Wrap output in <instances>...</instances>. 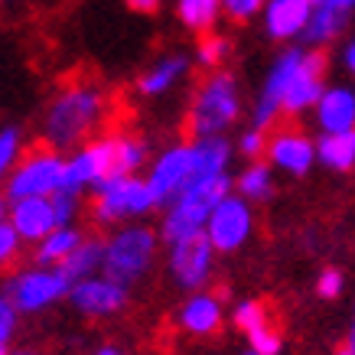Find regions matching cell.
I'll list each match as a JSON object with an SVG mask.
<instances>
[{
	"label": "cell",
	"instance_id": "obj_1",
	"mask_svg": "<svg viewBox=\"0 0 355 355\" xmlns=\"http://www.w3.org/2000/svg\"><path fill=\"white\" fill-rule=\"evenodd\" d=\"M108 118V98L92 82H78V85L62 88L53 98V105L46 111L43 121V137L46 147L55 153L78 150L98 134V128Z\"/></svg>",
	"mask_w": 355,
	"mask_h": 355
},
{
	"label": "cell",
	"instance_id": "obj_2",
	"mask_svg": "<svg viewBox=\"0 0 355 355\" xmlns=\"http://www.w3.org/2000/svg\"><path fill=\"white\" fill-rule=\"evenodd\" d=\"M232 193V176L218 173V176H193L189 186L166 205L163 216V241L176 245L183 238L202 235L205 218L218 205V199H225Z\"/></svg>",
	"mask_w": 355,
	"mask_h": 355
},
{
	"label": "cell",
	"instance_id": "obj_3",
	"mask_svg": "<svg viewBox=\"0 0 355 355\" xmlns=\"http://www.w3.org/2000/svg\"><path fill=\"white\" fill-rule=\"evenodd\" d=\"M284 76V92H280V114H303L310 111L320 95L326 92V53L310 49V46H291L274 59Z\"/></svg>",
	"mask_w": 355,
	"mask_h": 355
},
{
	"label": "cell",
	"instance_id": "obj_4",
	"mask_svg": "<svg viewBox=\"0 0 355 355\" xmlns=\"http://www.w3.org/2000/svg\"><path fill=\"white\" fill-rule=\"evenodd\" d=\"M241 114V95H238V78L232 72L216 69L196 88V98L189 105V134L196 137H222Z\"/></svg>",
	"mask_w": 355,
	"mask_h": 355
},
{
	"label": "cell",
	"instance_id": "obj_5",
	"mask_svg": "<svg viewBox=\"0 0 355 355\" xmlns=\"http://www.w3.org/2000/svg\"><path fill=\"white\" fill-rule=\"evenodd\" d=\"M153 258H157V232H150L147 225H128L118 235H111V241H105L101 274L105 280L130 291L150 270Z\"/></svg>",
	"mask_w": 355,
	"mask_h": 355
},
{
	"label": "cell",
	"instance_id": "obj_6",
	"mask_svg": "<svg viewBox=\"0 0 355 355\" xmlns=\"http://www.w3.org/2000/svg\"><path fill=\"white\" fill-rule=\"evenodd\" d=\"M65 160L62 153L49 150V147H36L30 153H20L17 166L7 176V196L13 202L17 199H49L62 189Z\"/></svg>",
	"mask_w": 355,
	"mask_h": 355
},
{
	"label": "cell",
	"instance_id": "obj_7",
	"mask_svg": "<svg viewBox=\"0 0 355 355\" xmlns=\"http://www.w3.org/2000/svg\"><path fill=\"white\" fill-rule=\"evenodd\" d=\"M153 212V196L140 176H111L101 186H95L92 216L98 225H114Z\"/></svg>",
	"mask_w": 355,
	"mask_h": 355
},
{
	"label": "cell",
	"instance_id": "obj_8",
	"mask_svg": "<svg viewBox=\"0 0 355 355\" xmlns=\"http://www.w3.org/2000/svg\"><path fill=\"white\" fill-rule=\"evenodd\" d=\"M111 176H118V170H114V137L88 140L85 147H78L65 160V176L59 193L82 196L85 189H95Z\"/></svg>",
	"mask_w": 355,
	"mask_h": 355
},
{
	"label": "cell",
	"instance_id": "obj_9",
	"mask_svg": "<svg viewBox=\"0 0 355 355\" xmlns=\"http://www.w3.org/2000/svg\"><path fill=\"white\" fill-rule=\"evenodd\" d=\"M69 293V280L59 274L55 268H26L17 270L7 284V303L17 313H40L46 306H53L55 300H62Z\"/></svg>",
	"mask_w": 355,
	"mask_h": 355
},
{
	"label": "cell",
	"instance_id": "obj_10",
	"mask_svg": "<svg viewBox=\"0 0 355 355\" xmlns=\"http://www.w3.org/2000/svg\"><path fill=\"white\" fill-rule=\"evenodd\" d=\"M251 232H254V212H251V205L241 196L232 193L225 199H218V205L209 212L202 228V235L212 245V251H222V254H232L241 245H248Z\"/></svg>",
	"mask_w": 355,
	"mask_h": 355
},
{
	"label": "cell",
	"instance_id": "obj_11",
	"mask_svg": "<svg viewBox=\"0 0 355 355\" xmlns=\"http://www.w3.org/2000/svg\"><path fill=\"white\" fill-rule=\"evenodd\" d=\"M196 176V163H193V147L189 144H173L150 163L147 173V189L153 196V209H166V205L183 193L189 180Z\"/></svg>",
	"mask_w": 355,
	"mask_h": 355
},
{
	"label": "cell",
	"instance_id": "obj_12",
	"mask_svg": "<svg viewBox=\"0 0 355 355\" xmlns=\"http://www.w3.org/2000/svg\"><path fill=\"white\" fill-rule=\"evenodd\" d=\"M212 261H216V251L205 241V235L183 238V241L170 245V270L176 277V284L186 287V291H199L209 280Z\"/></svg>",
	"mask_w": 355,
	"mask_h": 355
},
{
	"label": "cell",
	"instance_id": "obj_13",
	"mask_svg": "<svg viewBox=\"0 0 355 355\" xmlns=\"http://www.w3.org/2000/svg\"><path fill=\"white\" fill-rule=\"evenodd\" d=\"M264 150H268L270 163L277 170L291 173V176H306L316 163L313 153V140L303 134L300 128H280L264 140Z\"/></svg>",
	"mask_w": 355,
	"mask_h": 355
},
{
	"label": "cell",
	"instance_id": "obj_14",
	"mask_svg": "<svg viewBox=\"0 0 355 355\" xmlns=\"http://www.w3.org/2000/svg\"><path fill=\"white\" fill-rule=\"evenodd\" d=\"M72 306L78 313H85V316H95V320H105V316H114V313L124 310V303H128V291L118 287V284H111L105 277H88V280H78L69 287L65 293Z\"/></svg>",
	"mask_w": 355,
	"mask_h": 355
},
{
	"label": "cell",
	"instance_id": "obj_15",
	"mask_svg": "<svg viewBox=\"0 0 355 355\" xmlns=\"http://www.w3.org/2000/svg\"><path fill=\"white\" fill-rule=\"evenodd\" d=\"M313 7L306 0H268L264 10H261V20H264V33L277 43H291V40H300L306 23H310Z\"/></svg>",
	"mask_w": 355,
	"mask_h": 355
},
{
	"label": "cell",
	"instance_id": "obj_16",
	"mask_svg": "<svg viewBox=\"0 0 355 355\" xmlns=\"http://www.w3.org/2000/svg\"><path fill=\"white\" fill-rule=\"evenodd\" d=\"M313 114L323 134H349L355 130V92L345 85L326 88L313 105Z\"/></svg>",
	"mask_w": 355,
	"mask_h": 355
},
{
	"label": "cell",
	"instance_id": "obj_17",
	"mask_svg": "<svg viewBox=\"0 0 355 355\" xmlns=\"http://www.w3.org/2000/svg\"><path fill=\"white\" fill-rule=\"evenodd\" d=\"M10 228L20 235V241H43L49 232H55V212L49 199H17L10 205Z\"/></svg>",
	"mask_w": 355,
	"mask_h": 355
},
{
	"label": "cell",
	"instance_id": "obj_18",
	"mask_svg": "<svg viewBox=\"0 0 355 355\" xmlns=\"http://www.w3.org/2000/svg\"><path fill=\"white\" fill-rule=\"evenodd\" d=\"M180 326L189 336H212L222 326V300L216 293H193L180 310Z\"/></svg>",
	"mask_w": 355,
	"mask_h": 355
},
{
	"label": "cell",
	"instance_id": "obj_19",
	"mask_svg": "<svg viewBox=\"0 0 355 355\" xmlns=\"http://www.w3.org/2000/svg\"><path fill=\"white\" fill-rule=\"evenodd\" d=\"M186 72H189V59L180 53H170V55H160L157 62L140 76L137 88L144 92L147 98H157V95H166V92H173V88L180 85L186 78Z\"/></svg>",
	"mask_w": 355,
	"mask_h": 355
},
{
	"label": "cell",
	"instance_id": "obj_20",
	"mask_svg": "<svg viewBox=\"0 0 355 355\" xmlns=\"http://www.w3.org/2000/svg\"><path fill=\"white\" fill-rule=\"evenodd\" d=\"M101 254H105V241H98V238H82L76 251H72L55 270H59V274L69 280V287H72V284L95 277L98 270H101Z\"/></svg>",
	"mask_w": 355,
	"mask_h": 355
},
{
	"label": "cell",
	"instance_id": "obj_21",
	"mask_svg": "<svg viewBox=\"0 0 355 355\" xmlns=\"http://www.w3.org/2000/svg\"><path fill=\"white\" fill-rule=\"evenodd\" d=\"M189 147H193L196 176H218V173H228L232 144H228L225 137H196V140H189Z\"/></svg>",
	"mask_w": 355,
	"mask_h": 355
},
{
	"label": "cell",
	"instance_id": "obj_22",
	"mask_svg": "<svg viewBox=\"0 0 355 355\" xmlns=\"http://www.w3.org/2000/svg\"><path fill=\"white\" fill-rule=\"evenodd\" d=\"M316 160L333 173H349L355 166V130L349 134H323L320 144H313Z\"/></svg>",
	"mask_w": 355,
	"mask_h": 355
},
{
	"label": "cell",
	"instance_id": "obj_23",
	"mask_svg": "<svg viewBox=\"0 0 355 355\" xmlns=\"http://www.w3.org/2000/svg\"><path fill=\"white\" fill-rule=\"evenodd\" d=\"M82 232L72 225H65V228H55V232H49V235L43 238V241H36V264L40 268H59L72 251L78 248V241H82Z\"/></svg>",
	"mask_w": 355,
	"mask_h": 355
},
{
	"label": "cell",
	"instance_id": "obj_24",
	"mask_svg": "<svg viewBox=\"0 0 355 355\" xmlns=\"http://www.w3.org/2000/svg\"><path fill=\"white\" fill-rule=\"evenodd\" d=\"M176 17L189 33H212L222 20V0H176Z\"/></svg>",
	"mask_w": 355,
	"mask_h": 355
},
{
	"label": "cell",
	"instance_id": "obj_25",
	"mask_svg": "<svg viewBox=\"0 0 355 355\" xmlns=\"http://www.w3.org/2000/svg\"><path fill=\"white\" fill-rule=\"evenodd\" d=\"M147 163V144L134 134H114V170L118 176H137Z\"/></svg>",
	"mask_w": 355,
	"mask_h": 355
},
{
	"label": "cell",
	"instance_id": "obj_26",
	"mask_svg": "<svg viewBox=\"0 0 355 355\" xmlns=\"http://www.w3.org/2000/svg\"><path fill=\"white\" fill-rule=\"evenodd\" d=\"M238 193L248 205L251 202H268L274 193V176H270L268 163H251L241 176H238Z\"/></svg>",
	"mask_w": 355,
	"mask_h": 355
},
{
	"label": "cell",
	"instance_id": "obj_27",
	"mask_svg": "<svg viewBox=\"0 0 355 355\" xmlns=\"http://www.w3.org/2000/svg\"><path fill=\"white\" fill-rule=\"evenodd\" d=\"M228 49H232V43H228L222 33H205L202 40H199V46H196V59H199V65L216 72V69L225 65Z\"/></svg>",
	"mask_w": 355,
	"mask_h": 355
},
{
	"label": "cell",
	"instance_id": "obj_28",
	"mask_svg": "<svg viewBox=\"0 0 355 355\" xmlns=\"http://www.w3.org/2000/svg\"><path fill=\"white\" fill-rule=\"evenodd\" d=\"M232 323H235L238 329L251 333V329H258V326L270 323V320H268V306H264L261 300H241V303H235V310H232Z\"/></svg>",
	"mask_w": 355,
	"mask_h": 355
},
{
	"label": "cell",
	"instance_id": "obj_29",
	"mask_svg": "<svg viewBox=\"0 0 355 355\" xmlns=\"http://www.w3.org/2000/svg\"><path fill=\"white\" fill-rule=\"evenodd\" d=\"M23 153V140H20V130L17 128H3L0 130V180H7L10 170L17 166Z\"/></svg>",
	"mask_w": 355,
	"mask_h": 355
},
{
	"label": "cell",
	"instance_id": "obj_30",
	"mask_svg": "<svg viewBox=\"0 0 355 355\" xmlns=\"http://www.w3.org/2000/svg\"><path fill=\"white\" fill-rule=\"evenodd\" d=\"M248 345H251V352L254 355H280L284 339H280V333L274 329V326L264 323V326H258V329L248 333Z\"/></svg>",
	"mask_w": 355,
	"mask_h": 355
},
{
	"label": "cell",
	"instance_id": "obj_31",
	"mask_svg": "<svg viewBox=\"0 0 355 355\" xmlns=\"http://www.w3.org/2000/svg\"><path fill=\"white\" fill-rule=\"evenodd\" d=\"M268 0H222V17H228L232 23H251L254 17H261Z\"/></svg>",
	"mask_w": 355,
	"mask_h": 355
},
{
	"label": "cell",
	"instance_id": "obj_32",
	"mask_svg": "<svg viewBox=\"0 0 355 355\" xmlns=\"http://www.w3.org/2000/svg\"><path fill=\"white\" fill-rule=\"evenodd\" d=\"M23 241L20 235L10 228V222H0V268H13L20 261Z\"/></svg>",
	"mask_w": 355,
	"mask_h": 355
},
{
	"label": "cell",
	"instance_id": "obj_33",
	"mask_svg": "<svg viewBox=\"0 0 355 355\" xmlns=\"http://www.w3.org/2000/svg\"><path fill=\"white\" fill-rule=\"evenodd\" d=\"M49 202H53V212H55V225L59 228L72 225V218H76V212H78V196L55 193V196H49Z\"/></svg>",
	"mask_w": 355,
	"mask_h": 355
},
{
	"label": "cell",
	"instance_id": "obj_34",
	"mask_svg": "<svg viewBox=\"0 0 355 355\" xmlns=\"http://www.w3.org/2000/svg\"><path fill=\"white\" fill-rule=\"evenodd\" d=\"M343 291H345V277L336 268L323 270V274H320V280H316V293H320L323 300H336Z\"/></svg>",
	"mask_w": 355,
	"mask_h": 355
},
{
	"label": "cell",
	"instance_id": "obj_35",
	"mask_svg": "<svg viewBox=\"0 0 355 355\" xmlns=\"http://www.w3.org/2000/svg\"><path fill=\"white\" fill-rule=\"evenodd\" d=\"M13 329H17V310L7 303V297H0V349H7Z\"/></svg>",
	"mask_w": 355,
	"mask_h": 355
},
{
	"label": "cell",
	"instance_id": "obj_36",
	"mask_svg": "<svg viewBox=\"0 0 355 355\" xmlns=\"http://www.w3.org/2000/svg\"><path fill=\"white\" fill-rule=\"evenodd\" d=\"M264 140H268V134H264V130L248 128V130H241L238 147H241V153H245V157H261V153H264Z\"/></svg>",
	"mask_w": 355,
	"mask_h": 355
},
{
	"label": "cell",
	"instance_id": "obj_37",
	"mask_svg": "<svg viewBox=\"0 0 355 355\" xmlns=\"http://www.w3.org/2000/svg\"><path fill=\"white\" fill-rule=\"evenodd\" d=\"M160 3L163 0H128V7L134 13H144V17H150V13L160 10Z\"/></svg>",
	"mask_w": 355,
	"mask_h": 355
},
{
	"label": "cell",
	"instance_id": "obj_38",
	"mask_svg": "<svg viewBox=\"0 0 355 355\" xmlns=\"http://www.w3.org/2000/svg\"><path fill=\"white\" fill-rule=\"evenodd\" d=\"M343 65H345V72H355V43L352 40H345V46H343Z\"/></svg>",
	"mask_w": 355,
	"mask_h": 355
},
{
	"label": "cell",
	"instance_id": "obj_39",
	"mask_svg": "<svg viewBox=\"0 0 355 355\" xmlns=\"http://www.w3.org/2000/svg\"><path fill=\"white\" fill-rule=\"evenodd\" d=\"M0 222H7V199L0 196Z\"/></svg>",
	"mask_w": 355,
	"mask_h": 355
},
{
	"label": "cell",
	"instance_id": "obj_40",
	"mask_svg": "<svg viewBox=\"0 0 355 355\" xmlns=\"http://www.w3.org/2000/svg\"><path fill=\"white\" fill-rule=\"evenodd\" d=\"M95 355H121V352H118V349H111V345H105V349H98Z\"/></svg>",
	"mask_w": 355,
	"mask_h": 355
},
{
	"label": "cell",
	"instance_id": "obj_41",
	"mask_svg": "<svg viewBox=\"0 0 355 355\" xmlns=\"http://www.w3.org/2000/svg\"><path fill=\"white\" fill-rule=\"evenodd\" d=\"M336 355H355V352H352V345H343V349H339Z\"/></svg>",
	"mask_w": 355,
	"mask_h": 355
},
{
	"label": "cell",
	"instance_id": "obj_42",
	"mask_svg": "<svg viewBox=\"0 0 355 355\" xmlns=\"http://www.w3.org/2000/svg\"><path fill=\"white\" fill-rule=\"evenodd\" d=\"M7 355H36V352H26V349H20V352H7Z\"/></svg>",
	"mask_w": 355,
	"mask_h": 355
},
{
	"label": "cell",
	"instance_id": "obj_43",
	"mask_svg": "<svg viewBox=\"0 0 355 355\" xmlns=\"http://www.w3.org/2000/svg\"><path fill=\"white\" fill-rule=\"evenodd\" d=\"M306 3H310V7H316V3H323V0H306Z\"/></svg>",
	"mask_w": 355,
	"mask_h": 355
},
{
	"label": "cell",
	"instance_id": "obj_44",
	"mask_svg": "<svg viewBox=\"0 0 355 355\" xmlns=\"http://www.w3.org/2000/svg\"><path fill=\"white\" fill-rule=\"evenodd\" d=\"M241 355H254V352H251V349H248V352H241Z\"/></svg>",
	"mask_w": 355,
	"mask_h": 355
},
{
	"label": "cell",
	"instance_id": "obj_45",
	"mask_svg": "<svg viewBox=\"0 0 355 355\" xmlns=\"http://www.w3.org/2000/svg\"><path fill=\"white\" fill-rule=\"evenodd\" d=\"M0 355H7V349H0Z\"/></svg>",
	"mask_w": 355,
	"mask_h": 355
}]
</instances>
